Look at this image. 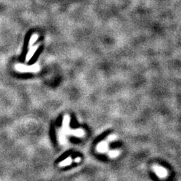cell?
Segmentation results:
<instances>
[{
    "instance_id": "cell-1",
    "label": "cell",
    "mask_w": 181,
    "mask_h": 181,
    "mask_svg": "<svg viewBox=\"0 0 181 181\" xmlns=\"http://www.w3.org/2000/svg\"><path fill=\"white\" fill-rule=\"evenodd\" d=\"M153 170H154V171L156 174L157 176L161 178V179H165L166 177H168V172L162 166L154 165L153 166Z\"/></svg>"
},
{
    "instance_id": "cell-2",
    "label": "cell",
    "mask_w": 181,
    "mask_h": 181,
    "mask_svg": "<svg viewBox=\"0 0 181 181\" xmlns=\"http://www.w3.org/2000/svg\"><path fill=\"white\" fill-rule=\"evenodd\" d=\"M97 150L99 152L104 153L106 152L108 150V144L107 142L103 141L101 142H100L97 146Z\"/></svg>"
},
{
    "instance_id": "cell-3",
    "label": "cell",
    "mask_w": 181,
    "mask_h": 181,
    "mask_svg": "<svg viewBox=\"0 0 181 181\" xmlns=\"http://www.w3.org/2000/svg\"><path fill=\"white\" fill-rule=\"evenodd\" d=\"M119 154V150H111V151H109L108 152L109 156H110L111 158H116L117 156H118Z\"/></svg>"
},
{
    "instance_id": "cell-4",
    "label": "cell",
    "mask_w": 181,
    "mask_h": 181,
    "mask_svg": "<svg viewBox=\"0 0 181 181\" xmlns=\"http://www.w3.org/2000/svg\"><path fill=\"white\" fill-rule=\"evenodd\" d=\"M71 162H72L71 158L70 157H69V158H68L67 159H66V160L64 161V162H61L60 165H62V166H65V165H66V164H70Z\"/></svg>"
},
{
    "instance_id": "cell-5",
    "label": "cell",
    "mask_w": 181,
    "mask_h": 181,
    "mask_svg": "<svg viewBox=\"0 0 181 181\" xmlns=\"http://www.w3.org/2000/svg\"><path fill=\"white\" fill-rule=\"evenodd\" d=\"M115 139H117V136H115V135H111V136H109L108 137V138H107V140H108V141H113V140H115Z\"/></svg>"
}]
</instances>
